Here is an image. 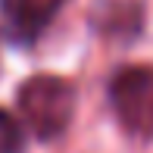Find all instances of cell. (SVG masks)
I'll list each match as a JSON object with an SVG mask.
<instances>
[{
    "instance_id": "1",
    "label": "cell",
    "mask_w": 153,
    "mask_h": 153,
    "mask_svg": "<svg viewBox=\"0 0 153 153\" xmlns=\"http://www.w3.org/2000/svg\"><path fill=\"white\" fill-rule=\"evenodd\" d=\"M25 128L41 141H53L75 116V88L59 75H34L16 94Z\"/></svg>"
},
{
    "instance_id": "2",
    "label": "cell",
    "mask_w": 153,
    "mask_h": 153,
    "mask_svg": "<svg viewBox=\"0 0 153 153\" xmlns=\"http://www.w3.org/2000/svg\"><path fill=\"white\" fill-rule=\"evenodd\" d=\"M109 103L122 128L134 137H153V69L125 66L109 81Z\"/></svg>"
},
{
    "instance_id": "3",
    "label": "cell",
    "mask_w": 153,
    "mask_h": 153,
    "mask_svg": "<svg viewBox=\"0 0 153 153\" xmlns=\"http://www.w3.org/2000/svg\"><path fill=\"white\" fill-rule=\"evenodd\" d=\"M62 3L66 0H0V19L10 41L16 44L38 41L53 22V16L62 10Z\"/></svg>"
},
{
    "instance_id": "4",
    "label": "cell",
    "mask_w": 153,
    "mask_h": 153,
    "mask_svg": "<svg viewBox=\"0 0 153 153\" xmlns=\"http://www.w3.org/2000/svg\"><path fill=\"white\" fill-rule=\"evenodd\" d=\"M25 150V131L6 109H0V153H22Z\"/></svg>"
}]
</instances>
